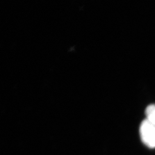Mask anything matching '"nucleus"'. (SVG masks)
Instances as JSON below:
<instances>
[{"instance_id": "f257e3e1", "label": "nucleus", "mask_w": 155, "mask_h": 155, "mask_svg": "<svg viewBox=\"0 0 155 155\" xmlns=\"http://www.w3.org/2000/svg\"><path fill=\"white\" fill-rule=\"evenodd\" d=\"M140 134L142 141L150 148H155V125L147 119L140 127Z\"/></svg>"}, {"instance_id": "f03ea898", "label": "nucleus", "mask_w": 155, "mask_h": 155, "mask_svg": "<svg viewBox=\"0 0 155 155\" xmlns=\"http://www.w3.org/2000/svg\"><path fill=\"white\" fill-rule=\"evenodd\" d=\"M147 120L155 125V105L148 106L145 110Z\"/></svg>"}]
</instances>
